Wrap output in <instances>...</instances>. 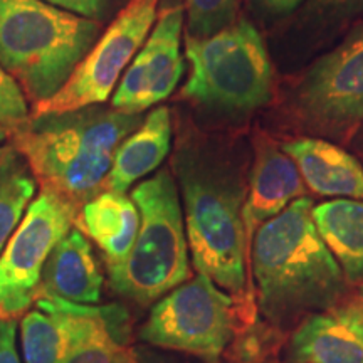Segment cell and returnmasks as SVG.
Here are the masks:
<instances>
[{
	"label": "cell",
	"mask_w": 363,
	"mask_h": 363,
	"mask_svg": "<svg viewBox=\"0 0 363 363\" xmlns=\"http://www.w3.org/2000/svg\"><path fill=\"white\" fill-rule=\"evenodd\" d=\"M313 201L299 197L254 235L252 276L259 308L272 325L330 310L345 293V276L313 220Z\"/></svg>",
	"instance_id": "1"
},
{
	"label": "cell",
	"mask_w": 363,
	"mask_h": 363,
	"mask_svg": "<svg viewBox=\"0 0 363 363\" xmlns=\"http://www.w3.org/2000/svg\"><path fill=\"white\" fill-rule=\"evenodd\" d=\"M174 170L184 199V220L195 269L240 296L247 286L249 247L242 208L247 182L242 163L207 147L182 145Z\"/></svg>",
	"instance_id": "2"
},
{
	"label": "cell",
	"mask_w": 363,
	"mask_h": 363,
	"mask_svg": "<svg viewBox=\"0 0 363 363\" xmlns=\"http://www.w3.org/2000/svg\"><path fill=\"white\" fill-rule=\"evenodd\" d=\"M143 120L142 113L91 104L74 111L33 115L9 133L40 187L79 207L101 192L118 147Z\"/></svg>",
	"instance_id": "3"
},
{
	"label": "cell",
	"mask_w": 363,
	"mask_h": 363,
	"mask_svg": "<svg viewBox=\"0 0 363 363\" xmlns=\"http://www.w3.org/2000/svg\"><path fill=\"white\" fill-rule=\"evenodd\" d=\"M99 34V21L44 0H0V66L34 104L66 84Z\"/></svg>",
	"instance_id": "4"
},
{
	"label": "cell",
	"mask_w": 363,
	"mask_h": 363,
	"mask_svg": "<svg viewBox=\"0 0 363 363\" xmlns=\"http://www.w3.org/2000/svg\"><path fill=\"white\" fill-rule=\"evenodd\" d=\"M131 199L140 211V229L126 259L108 267L111 289L148 306L190 279L189 242L179 187L169 169L142 182Z\"/></svg>",
	"instance_id": "5"
},
{
	"label": "cell",
	"mask_w": 363,
	"mask_h": 363,
	"mask_svg": "<svg viewBox=\"0 0 363 363\" xmlns=\"http://www.w3.org/2000/svg\"><path fill=\"white\" fill-rule=\"evenodd\" d=\"M190 62L182 96L220 115L247 116L269 103L272 65L264 39L244 17L211 38L185 35Z\"/></svg>",
	"instance_id": "6"
},
{
	"label": "cell",
	"mask_w": 363,
	"mask_h": 363,
	"mask_svg": "<svg viewBox=\"0 0 363 363\" xmlns=\"http://www.w3.org/2000/svg\"><path fill=\"white\" fill-rule=\"evenodd\" d=\"M234 333V296L199 272L158 299L140 328V340L217 363Z\"/></svg>",
	"instance_id": "7"
},
{
	"label": "cell",
	"mask_w": 363,
	"mask_h": 363,
	"mask_svg": "<svg viewBox=\"0 0 363 363\" xmlns=\"http://www.w3.org/2000/svg\"><path fill=\"white\" fill-rule=\"evenodd\" d=\"M291 108L313 133L345 138L363 125V22L298 81Z\"/></svg>",
	"instance_id": "8"
},
{
	"label": "cell",
	"mask_w": 363,
	"mask_h": 363,
	"mask_svg": "<svg viewBox=\"0 0 363 363\" xmlns=\"http://www.w3.org/2000/svg\"><path fill=\"white\" fill-rule=\"evenodd\" d=\"M78 212V206L48 189L30 202L0 254V320H16L38 301L45 262L76 225Z\"/></svg>",
	"instance_id": "9"
},
{
	"label": "cell",
	"mask_w": 363,
	"mask_h": 363,
	"mask_svg": "<svg viewBox=\"0 0 363 363\" xmlns=\"http://www.w3.org/2000/svg\"><path fill=\"white\" fill-rule=\"evenodd\" d=\"M160 0H130L51 98L34 104V116L81 110L110 99L121 72L130 66L157 21Z\"/></svg>",
	"instance_id": "10"
},
{
	"label": "cell",
	"mask_w": 363,
	"mask_h": 363,
	"mask_svg": "<svg viewBox=\"0 0 363 363\" xmlns=\"http://www.w3.org/2000/svg\"><path fill=\"white\" fill-rule=\"evenodd\" d=\"M182 30V4H170L157 13L152 33L130 62L113 94L111 108L126 113H143L174 93L185 71Z\"/></svg>",
	"instance_id": "11"
},
{
	"label": "cell",
	"mask_w": 363,
	"mask_h": 363,
	"mask_svg": "<svg viewBox=\"0 0 363 363\" xmlns=\"http://www.w3.org/2000/svg\"><path fill=\"white\" fill-rule=\"evenodd\" d=\"M38 308L21 320V347L26 363H65L72 348L101 320L106 308L74 305L39 296Z\"/></svg>",
	"instance_id": "12"
},
{
	"label": "cell",
	"mask_w": 363,
	"mask_h": 363,
	"mask_svg": "<svg viewBox=\"0 0 363 363\" xmlns=\"http://www.w3.org/2000/svg\"><path fill=\"white\" fill-rule=\"evenodd\" d=\"M288 363H363V311L358 303L311 313L286 345Z\"/></svg>",
	"instance_id": "13"
},
{
	"label": "cell",
	"mask_w": 363,
	"mask_h": 363,
	"mask_svg": "<svg viewBox=\"0 0 363 363\" xmlns=\"http://www.w3.org/2000/svg\"><path fill=\"white\" fill-rule=\"evenodd\" d=\"M305 185L296 163L283 150L272 145H262L252 163L247 179L246 202L242 208L244 229H246L247 247L257 229L272 217L284 211L293 201L303 197Z\"/></svg>",
	"instance_id": "14"
},
{
	"label": "cell",
	"mask_w": 363,
	"mask_h": 363,
	"mask_svg": "<svg viewBox=\"0 0 363 363\" xmlns=\"http://www.w3.org/2000/svg\"><path fill=\"white\" fill-rule=\"evenodd\" d=\"M103 272L89 240L78 227L57 242L45 262L39 296H52L74 305H94L101 298Z\"/></svg>",
	"instance_id": "15"
},
{
	"label": "cell",
	"mask_w": 363,
	"mask_h": 363,
	"mask_svg": "<svg viewBox=\"0 0 363 363\" xmlns=\"http://www.w3.org/2000/svg\"><path fill=\"white\" fill-rule=\"evenodd\" d=\"M301 179L325 197L363 199V167L355 157L323 138H298L283 143Z\"/></svg>",
	"instance_id": "16"
},
{
	"label": "cell",
	"mask_w": 363,
	"mask_h": 363,
	"mask_svg": "<svg viewBox=\"0 0 363 363\" xmlns=\"http://www.w3.org/2000/svg\"><path fill=\"white\" fill-rule=\"evenodd\" d=\"M76 227L96 242L106 257V267L123 262L140 229V211L125 194L104 190L89 199L76 217Z\"/></svg>",
	"instance_id": "17"
},
{
	"label": "cell",
	"mask_w": 363,
	"mask_h": 363,
	"mask_svg": "<svg viewBox=\"0 0 363 363\" xmlns=\"http://www.w3.org/2000/svg\"><path fill=\"white\" fill-rule=\"evenodd\" d=\"M172 147L170 110L158 106L148 113L142 125L126 136L118 147L106 189L125 194L136 180L157 170L169 155Z\"/></svg>",
	"instance_id": "18"
},
{
	"label": "cell",
	"mask_w": 363,
	"mask_h": 363,
	"mask_svg": "<svg viewBox=\"0 0 363 363\" xmlns=\"http://www.w3.org/2000/svg\"><path fill=\"white\" fill-rule=\"evenodd\" d=\"M313 220L345 279L363 284V199L320 203L313 207Z\"/></svg>",
	"instance_id": "19"
},
{
	"label": "cell",
	"mask_w": 363,
	"mask_h": 363,
	"mask_svg": "<svg viewBox=\"0 0 363 363\" xmlns=\"http://www.w3.org/2000/svg\"><path fill=\"white\" fill-rule=\"evenodd\" d=\"M38 180L13 145L0 147V254L33 202Z\"/></svg>",
	"instance_id": "20"
},
{
	"label": "cell",
	"mask_w": 363,
	"mask_h": 363,
	"mask_svg": "<svg viewBox=\"0 0 363 363\" xmlns=\"http://www.w3.org/2000/svg\"><path fill=\"white\" fill-rule=\"evenodd\" d=\"M65 363H138L128 345V316L108 306L88 337L76 345Z\"/></svg>",
	"instance_id": "21"
},
{
	"label": "cell",
	"mask_w": 363,
	"mask_h": 363,
	"mask_svg": "<svg viewBox=\"0 0 363 363\" xmlns=\"http://www.w3.org/2000/svg\"><path fill=\"white\" fill-rule=\"evenodd\" d=\"M187 35L211 38L239 19V0H185Z\"/></svg>",
	"instance_id": "22"
},
{
	"label": "cell",
	"mask_w": 363,
	"mask_h": 363,
	"mask_svg": "<svg viewBox=\"0 0 363 363\" xmlns=\"http://www.w3.org/2000/svg\"><path fill=\"white\" fill-rule=\"evenodd\" d=\"M303 12L308 26H342L363 17V0H308Z\"/></svg>",
	"instance_id": "23"
},
{
	"label": "cell",
	"mask_w": 363,
	"mask_h": 363,
	"mask_svg": "<svg viewBox=\"0 0 363 363\" xmlns=\"http://www.w3.org/2000/svg\"><path fill=\"white\" fill-rule=\"evenodd\" d=\"M29 118V106L24 98V91L9 72L0 66V125L7 131Z\"/></svg>",
	"instance_id": "24"
},
{
	"label": "cell",
	"mask_w": 363,
	"mask_h": 363,
	"mask_svg": "<svg viewBox=\"0 0 363 363\" xmlns=\"http://www.w3.org/2000/svg\"><path fill=\"white\" fill-rule=\"evenodd\" d=\"M44 2L94 21L101 19L104 11L110 6V0H44Z\"/></svg>",
	"instance_id": "25"
},
{
	"label": "cell",
	"mask_w": 363,
	"mask_h": 363,
	"mask_svg": "<svg viewBox=\"0 0 363 363\" xmlns=\"http://www.w3.org/2000/svg\"><path fill=\"white\" fill-rule=\"evenodd\" d=\"M17 326L13 320H0V363H22L17 352Z\"/></svg>",
	"instance_id": "26"
},
{
	"label": "cell",
	"mask_w": 363,
	"mask_h": 363,
	"mask_svg": "<svg viewBox=\"0 0 363 363\" xmlns=\"http://www.w3.org/2000/svg\"><path fill=\"white\" fill-rule=\"evenodd\" d=\"M254 6L266 17H284L296 11L305 0H252Z\"/></svg>",
	"instance_id": "27"
},
{
	"label": "cell",
	"mask_w": 363,
	"mask_h": 363,
	"mask_svg": "<svg viewBox=\"0 0 363 363\" xmlns=\"http://www.w3.org/2000/svg\"><path fill=\"white\" fill-rule=\"evenodd\" d=\"M352 147L357 152V155L363 160V125L355 131V136L352 140Z\"/></svg>",
	"instance_id": "28"
},
{
	"label": "cell",
	"mask_w": 363,
	"mask_h": 363,
	"mask_svg": "<svg viewBox=\"0 0 363 363\" xmlns=\"http://www.w3.org/2000/svg\"><path fill=\"white\" fill-rule=\"evenodd\" d=\"M7 133H9V131H7L6 128H4V126H2V125H0V143H2V142H4V140H6V138H7Z\"/></svg>",
	"instance_id": "29"
},
{
	"label": "cell",
	"mask_w": 363,
	"mask_h": 363,
	"mask_svg": "<svg viewBox=\"0 0 363 363\" xmlns=\"http://www.w3.org/2000/svg\"><path fill=\"white\" fill-rule=\"evenodd\" d=\"M358 306H360L362 311H363V288H362V291H360V301H358Z\"/></svg>",
	"instance_id": "30"
}]
</instances>
